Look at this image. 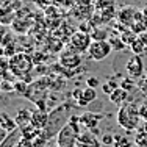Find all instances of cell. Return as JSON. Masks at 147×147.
<instances>
[{"mask_svg": "<svg viewBox=\"0 0 147 147\" xmlns=\"http://www.w3.org/2000/svg\"><path fill=\"white\" fill-rule=\"evenodd\" d=\"M71 110H72V107L69 103H63V105H59V107H57L53 111H52L47 127L42 130V135L45 136V138L49 139V138H52V136L58 135V131L61 130V128L69 122V119H71V116H72Z\"/></svg>", "mask_w": 147, "mask_h": 147, "instance_id": "6da1fadb", "label": "cell"}, {"mask_svg": "<svg viewBox=\"0 0 147 147\" xmlns=\"http://www.w3.org/2000/svg\"><path fill=\"white\" fill-rule=\"evenodd\" d=\"M139 107L133 102H127L122 107H119L117 111V124L125 131H135L139 128Z\"/></svg>", "mask_w": 147, "mask_h": 147, "instance_id": "7a4b0ae2", "label": "cell"}, {"mask_svg": "<svg viewBox=\"0 0 147 147\" xmlns=\"http://www.w3.org/2000/svg\"><path fill=\"white\" fill-rule=\"evenodd\" d=\"M33 57L24 53V52H17L14 57L9 58V71L13 72V75H16L17 78H22L27 74H31L33 69Z\"/></svg>", "mask_w": 147, "mask_h": 147, "instance_id": "3957f363", "label": "cell"}, {"mask_svg": "<svg viewBox=\"0 0 147 147\" xmlns=\"http://www.w3.org/2000/svg\"><path fill=\"white\" fill-rule=\"evenodd\" d=\"M111 52H113V47H111L110 41H92L88 55L94 61H103L105 58L110 57Z\"/></svg>", "mask_w": 147, "mask_h": 147, "instance_id": "277c9868", "label": "cell"}, {"mask_svg": "<svg viewBox=\"0 0 147 147\" xmlns=\"http://www.w3.org/2000/svg\"><path fill=\"white\" fill-rule=\"evenodd\" d=\"M78 133L72 128V125L66 124L57 135V146L58 147H75L77 146V139H78Z\"/></svg>", "mask_w": 147, "mask_h": 147, "instance_id": "5b68a950", "label": "cell"}, {"mask_svg": "<svg viewBox=\"0 0 147 147\" xmlns=\"http://www.w3.org/2000/svg\"><path fill=\"white\" fill-rule=\"evenodd\" d=\"M80 64H82V57H80V53L74 50L71 45H67V47L61 52V55H59V66L69 69V71H74V69L78 67Z\"/></svg>", "mask_w": 147, "mask_h": 147, "instance_id": "8992f818", "label": "cell"}, {"mask_svg": "<svg viewBox=\"0 0 147 147\" xmlns=\"http://www.w3.org/2000/svg\"><path fill=\"white\" fill-rule=\"evenodd\" d=\"M91 44H92V38L88 33H83V31H75L72 33L71 41H69V45L78 53H85V52L89 50Z\"/></svg>", "mask_w": 147, "mask_h": 147, "instance_id": "52a82bcc", "label": "cell"}, {"mask_svg": "<svg viewBox=\"0 0 147 147\" xmlns=\"http://www.w3.org/2000/svg\"><path fill=\"white\" fill-rule=\"evenodd\" d=\"M125 71H127V75L133 80L141 78L144 75V63H142L141 55H133L125 64Z\"/></svg>", "mask_w": 147, "mask_h": 147, "instance_id": "ba28073f", "label": "cell"}, {"mask_svg": "<svg viewBox=\"0 0 147 147\" xmlns=\"http://www.w3.org/2000/svg\"><path fill=\"white\" fill-rule=\"evenodd\" d=\"M136 13H138V9L133 8V6H125V8H121V9H119V13H117L119 24H122L124 27L130 28L133 24H135V20H136Z\"/></svg>", "mask_w": 147, "mask_h": 147, "instance_id": "9c48e42d", "label": "cell"}, {"mask_svg": "<svg viewBox=\"0 0 147 147\" xmlns=\"http://www.w3.org/2000/svg\"><path fill=\"white\" fill-rule=\"evenodd\" d=\"M102 114H97V113H91V111H85V113L80 116V124L83 127H86L88 131H92L96 128H99V122L102 121Z\"/></svg>", "mask_w": 147, "mask_h": 147, "instance_id": "30bf717a", "label": "cell"}, {"mask_svg": "<svg viewBox=\"0 0 147 147\" xmlns=\"http://www.w3.org/2000/svg\"><path fill=\"white\" fill-rule=\"evenodd\" d=\"M100 146H102V141H99L94 133L85 131V133H80L75 147H100Z\"/></svg>", "mask_w": 147, "mask_h": 147, "instance_id": "8fae6325", "label": "cell"}, {"mask_svg": "<svg viewBox=\"0 0 147 147\" xmlns=\"http://www.w3.org/2000/svg\"><path fill=\"white\" fill-rule=\"evenodd\" d=\"M49 119H50V114H49L47 111L39 110V108L33 110V117H31V124H33L36 128H39V130H44V128L47 127V124H49Z\"/></svg>", "mask_w": 147, "mask_h": 147, "instance_id": "7c38bea8", "label": "cell"}, {"mask_svg": "<svg viewBox=\"0 0 147 147\" xmlns=\"http://www.w3.org/2000/svg\"><path fill=\"white\" fill-rule=\"evenodd\" d=\"M31 117H33V110H30V108H20V110L16 113V116H14L16 124H17L19 128L31 124Z\"/></svg>", "mask_w": 147, "mask_h": 147, "instance_id": "4fadbf2b", "label": "cell"}, {"mask_svg": "<svg viewBox=\"0 0 147 147\" xmlns=\"http://www.w3.org/2000/svg\"><path fill=\"white\" fill-rule=\"evenodd\" d=\"M108 97H110V102H111V103L117 105V107H122L124 103H127L128 92H127L125 89H122V88H117V89H114Z\"/></svg>", "mask_w": 147, "mask_h": 147, "instance_id": "5bb4252c", "label": "cell"}, {"mask_svg": "<svg viewBox=\"0 0 147 147\" xmlns=\"http://www.w3.org/2000/svg\"><path fill=\"white\" fill-rule=\"evenodd\" d=\"M20 130V135H22L24 139H28V141H34V139L38 138V136L42 133V130H39V128H36L33 124H28L25 125V127L19 128Z\"/></svg>", "mask_w": 147, "mask_h": 147, "instance_id": "9a60e30c", "label": "cell"}, {"mask_svg": "<svg viewBox=\"0 0 147 147\" xmlns=\"http://www.w3.org/2000/svg\"><path fill=\"white\" fill-rule=\"evenodd\" d=\"M20 139H22V135H20V130L17 128L14 131H9V135L0 142V147H16Z\"/></svg>", "mask_w": 147, "mask_h": 147, "instance_id": "2e32d148", "label": "cell"}, {"mask_svg": "<svg viewBox=\"0 0 147 147\" xmlns=\"http://www.w3.org/2000/svg\"><path fill=\"white\" fill-rule=\"evenodd\" d=\"M0 128H5L6 131H14L17 130V124H16V119H13V117H9L8 114L3 111L2 114H0Z\"/></svg>", "mask_w": 147, "mask_h": 147, "instance_id": "e0dca14e", "label": "cell"}, {"mask_svg": "<svg viewBox=\"0 0 147 147\" xmlns=\"http://www.w3.org/2000/svg\"><path fill=\"white\" fill-rule=\"evenodd\" d=\"M135 144L138 147H147V122L141 124V125H139V128L136 130Z\"/></svg>", "mask_w": 147, "mask_h": 147, "instance_id": "ac0fdd59", "label": "cell"}, {"mask_svg": "<svg viewBox=\"0 0 147 147\" xmlns=\"http://www.w3.org/2000/svg\"><path fill=\"white\" fill-rule=\"evenodd\" d=\"M97 99V92H96V89L94 88H85L83 89V96H82V99L78 100V107H86V105H89L91 102H94V100Z\"/></svg>", "mask_w": 147, "mask_h": 147, "instance_id": "d6986e66", "label": "cell"}, {"mask_svg": "<svg viewBox=\"0 0 147 147\" xmlns=\"http://www.w3.org/2000/svg\"><path fill=\"white\" fill-rule=\"evenodd\" d=\"M130 49H131V52H133V55H142L144 53V50L147 49V45L144 44V41L141 39V38H136V41L130 45Z\"/></svg>", "mask_w": 147, "mask_h": 147, "instance_id": "ffe728a7", "label": "cell"}, {"mask_svg": "<svg viewBox=\"0 0 147 147\" xmlns=\"http://www.w3.org/2000/svg\"><path fill=\"white\" fill-rule=\"evenodd\" d=\"M113 147H131V141L127 136L122 135H114V144Z\"/></svg>", "mask_w": 147, "mask_h": 147, "instance_id": "44dd1931", "label": "cell"}, {"mask_svg": "<svg viewBox=\"0 0 147 147\" xmlns=\"http://www.w3.org/2000/svg\"><path fill=\"white\" fill-rule=\"evenodd\" d=\"M110 44H111V47H113V50H117V52L124 50L125 45H127V44L124 42V41H122V38H121V36H111Z\"/></svg>", "mask_w": 147, "mask_h": 147, "instance_id": "7402d4cb", "label": "cell"}, {"mask_svg": "<svg viewBox=\"0 0 147 147\" xmlns=\"http://www.w3.org/2000/svg\"><path fill=\"white\" fill-rule=\"evenodd\" d=\"M91 38H92V41H107L108 31L107 30H100V28H94L92 33H91Z\"/></svg>", "mask_w": 147, "mask_h": 147, "instance_id": "603a6c76", "label": "cell"}, {"mask_svg": "<svg viewBox=\"0 0 147 147\" xmlns=\"http://www.w3.org/2000/svg\"><path fill=\"white\" fill-rule=\"evenodd\" d=\"M117 88H121V85H117L116 82H113V80H110V82H107V83L102 85V91L107 94V96H110V94L113 92L114 89H117Z\"/></svg>", "mask_w": 147, "mask_h": 147, "instance_id": "cb8c5ba5", "label": "cell"}, {"mask_svg": "<svg viewBox=\"0 0 147 147\" xmlns=\"http://www.w3.org/2000/svg\"><path fill=\"white\" fill-rule=\"evenodd\" d=\"M121 88L125 89L127 92H130V91L135 89V80L130 78V77H128V78H125V80H122V82H121Z\"/></svg>", "mask_w": 147, "mask_h": 147, "instance_id": "d4e9b609", "label": "cell"}, {"mask_svg": "<svg viewBox=\"0 0 147 147\" xmlns=\"http://www.w3.org/2000/svg\"><path fill=\"white\" fill-rule=\"evenodd\" d=\"M0 89H2L3 92H13V91H14V83L8 82V80H2V83H0Z\"/></svg>", "mask_w": 147, "mask_h": 147, "instance_id": "484cf974", "label": "cell"}, {"mask_svg": "<svg viewBox=\"0 0 147 147\" xmlns=\"http://www.w3.org/2000/svg\"><path fill=\"white\" fill-rule=\"evenodd\" d=\"M138 86H139V91H141V94L147 99V74H146V75H142L141 78H139V85H138Z\"/></svg>", "mask_w": 147, "mask_h": 147, "instance_id": "4316f807", "label": "cell"}, {"mask_svg": "<svg viewBox=\"0 0 147 147\" xmlns=\"http://www.w3.org/2000/svg\"><path fill=\"white\" fill-rule=\"evenodd\" d=\"M33 144H34V147H47V138L41 133V135L33 141Z\"/></svg>", "mask_w": 147, "mask_h": 147, "instance_id": "83f0119b", "label": "cell"}, {"mask_svg": "<svg viewBox=\"0 0 147 147\" xmlns=\"http://www.w3.org/2000/svg\"><path fill=\"white\" fill-rule=\"evenodd\" d=\"M139 117L142 122H147V102L139 105Z\"/></svg>", "mask_w": 147, "mask_h": 147, "instance_id": "f1b7e54d", "label": "cell"}, {"mask_svg": "<svg viewBox=\"0 0 147 147\" xmlns=\"http://www.w3.org/2000/svg\"><path fill=\"white\" fill-rule=\"evenodd\" d=\"M86 86H89V88H94V89H96L97 86H100V80L96 78V77H89V78L86 80Z\"/></svg>", "mask_w": 147, "mask_h": 147, "instance_id": "f546056e", "label": "cell"}, {"mask_svg": "<svg viewBox=\"0 0 147 147\" xmlns=\"http://www.w3.org/2000/svg\"><path fill=\"white\" fill-rule=\"evenodd\" d=\"M114 144V135H103L102 136V146H113Z\"/></svg>", "mask_w": 147, "mask_h": 147, "instance_id": "4dcf8cb0", "label": "cell"}, {"mask_svg": "<svg viewBox=\"0 0 147 147\" xmlns=\"http://www.w3.org/2000/svg\"><path fill=\"white\" fill-rule=\"evenodd\" d=\"M16 147H34V144H33V141H28V139H20L19 142H17V146Z\"/></svg>", "mask_w": 147, "mask_h": 147, "instance_id": "1f68e13d", "label": "cell"}, {"mask_svg": "<svg viewBox=\"0 0 147 147\" xmlns=\"http://www.w3.org/2000/svg\"><path fill=\"white\" fill-rule=\"evenodd\" d=\"M82 96H83V89H74L72 91V97H74V100H75L77 103H78L80 99H82Z\"/></svg>", "mask_w": 147, "mask_h": 147, "instance_id": "d6a6232c", "label": "cell"}, {"mask_svg": "<svg viewBox=\"0 0 147 147\" xmlns=\"http://www.w3.org/2000/svg\"><path fill=\"white\" fill-rule=\"evenodd\" d=\"M13 42V34H3V41H2V47L11 44Z\"/></svg>", "mask_w": 147, "mask_h": 147, "instance_id": "836d02e7", "label": "cell"}, {"mask_svg": "<svg viewBox=\"0 0 147 147\" xmlns=\"http://www.w3.org/2000/svg\"><path fill=\"white\" fill-rule=\"evenodd\" d=\"M9 20H13V13H11V14H9L8 17L3 14V19H2V24H3V25H9V24H8Z\"/></svg>", "mask_w": 147, "mask_h": 147, "instance_id": "e575fe53", "label": "cell"}, {"mask_svg": "<svg viewBox=\"0 0 147 147\" xmlns=\"http://www.w3.org/2000/svg\"><path fill=\"white\" fill-rule=\"evenodd\" d=\"M49 2H50L52 5L58 6V5H61V3H64V0H49Z\"/></svg>", "mask_w": 147, "mask_h": 147, "instance_id": "d590c367", "label": "cell"}, {"mask_svg": "<svg viewBox=\"0 0 147 147\" xmlns=\"http://www.w3.org/2000/svg\"><path fill=\"white\" fill-rule=\"evenodd\" d=\"M57 147H58V146H57Z\"/></svg>", "mask_w": 147, "mask_h": 147, "instance_id": "8d00e7d4", "label": "cell"}]
</instances>
